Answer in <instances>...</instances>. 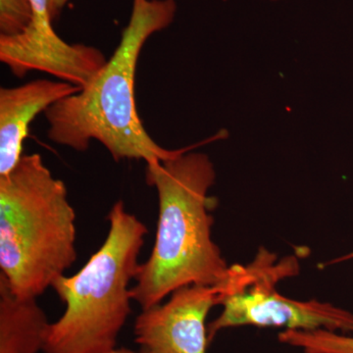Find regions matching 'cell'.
Masks as SVG:
<instances>
[{
	"label": "cell",
	"instance_id": "1",
	"mask_svg": "<svg viewBox=\"0 0 353 353\" xmlns=\"http://www.w3.org/2000/svg\"><path fill=\"white\" fill-rule=\"evenodd\" d=\"M190 150L146 163V183L157 190L159 211L152 253L131 288L141 309L185 285L220 284L229 272L212 240L216 202L209 190L216 182L214 164L205 153Z\"/></svg>",
	"mask_w": 353,
	"mask_h": 353
},
{
	"label": "cell",
	"instance_id": "2",
	"mask_svg": "<svg viewBox=\"0 0 353 353\" xmlns=\"http://www.w3.org/2000/svg\"><path fill=\"white\" fill-rule=\"evenodd\" d=\"M175 0H132L129 23L103 68L80 92L46 109L48 136L57 145L85 152L101 143L115 161L171 159L187 148L166 150L148 134L138 113L134 81L141 51L176 17Z\"/></svg>",
	"mask_w": 353,
	"mask_h": 353
},
{
	"label": "cell",
	"instance_id": "3",
	"mask_svg": "<svg viewBox=\"0 0 353 353\" xmlns=\"http://www.w3.org/2000/svg\"><path fill=\"white\" fill-rule=\"evenodd\" d=\"M68 190L39 153L0 176V276L14 296L38 299L78 259Z\"/></svg>",
	"mask_w": 353,
	"mask_h": 353
},
{
	"label": "cell",
	"instance_id": "4",
	"mask_svg": "<svg viewBox=\"0 0 353 353\" xmlns=\"http://www.w3.org/2000/svg\"><path fill=\"white\" fill-rule=\"evenodd\" d=\"M105 241L73 276H62L52 289L66 308L50 323L43 353H105L132 314L131 284L148 234L145 225L128 212L124 202L109 211Z\"/></svg>",
	"mask_w": 353,
	"mask_h": 353
},
{
	"label": "cell",
	"instance_id": "5",
	"mask_svg": "<svg viewBox=\"0 0 353 353\" xmlns=\"http://www.w3.org/2000/svg\"><path fill=\"white\" fill-rule=\"evenodd\" d=\"M296 255L279 259L261 246L246 265L229 267L226 279L218 284L219 317L208 326L209 341L223 330L241 326L313 331L324 329L353 334V313L318 299L296 301L283 296L276 285L299 274Z\"/></svg>",
	"mask_w": 353,
	"mask_h": 353
},
{
	"label": "cell",
	"instance_id": "6",
	"mask_svg": "<svg viewBox=\"0 0 353 353\" xmlns=\"http://www.w3.org/2000/svg\"><path fill=\"white\" fill-rule=\"evenodd\" d=\"M217 299V285H190L172 292L166 303L143 309L134 327L141 352L208 353L206 317Z\"/></svg>",
	"mask_w": 353,
	"mask_h": 353
},
{
	"label": "cell",
	"instance_id": "7",
	"mask_svg": "<svg viewBox=\"0 0 353 353\" xmlns=\"http://www.w3.org/2000/svg\"><path fill=\"white\" fill-rule=\"evenodd\" d=\"M82 88L59 81L34 80L0 88V176L15 168L23 157V143L39 113L80 92Z\"/></svg>",
	"mask_w": 353,
	"mask_h": 353
},
{
	"label": "cell",
	"instance_id": "8",
	"mask_svg": "<svg viewBox=\"0 0 353 353\" xmlns=\"http://www.w3.org/2000/svg\"><path fill=\"white\" fill-rule=\"evenodd\" d=\"M50 326L37 299L14 296L0 276V353L43 352Z\"/></svg>",
	"mask_w": 353,
	"mask_h": 353
},
{
	"label": "cell",
	"instance_id": "9",
	"mask_svg": "<svg viewBox=\"0 0 353 353\" xmlns=\"http://www.w3.org/2000/svg\"><path fill=\"white\" fill-rule=\"evenodd\" d=\"M278 339L285 345L301 348L303 353H353V334L328 330H285Z\"/></svg>",
	"mask_w": 353,
	"mask_h": 353
},
{
	"label": "cell",
	"instance_id": "10",
	"mask_svg": "<svg viewBox=\"0 0 353 353\" xmlns=\"http://www.w3.org/2000/svg\"><path fill=\"white\" fill-rule=\"evenodd\" d=\"M34 18L31 0H0V36L24 32Z\"/></svg>",
	"mask_w": 353,
	"mask_h": 353
},
{
	"label": "cell",
	"instance_id": "11",
	"mask_svg": "<svg viewBox=\"0 0 353 353\" xmlns=\"http://www.w3.org/2000/svg\"><path fill=\"white\" fill-rule=\"evenodd\" d=\"M68 1L69 0H50V15L53 21L59 17L60 13Z\"/></svg>",
	"mask_w": 353,
	"mask_h": 353
},
{
	"label": "cell",
	"instance_id": "12",
	"mask_svg": "<svg viewBox=\"0 0 353 353\" xmlns=\"http://www.w3.org/2000/svg\"><path fill=\"white\" fill-rule=\"evenodd\" d=\"M105 353H139L134 352V350H129V348L126 347H121V348H113V350H109V352ZM143 353V352H141Z\"/></svg>",
	"mask_w": 353,
	"mask_h": 353
},
{
	"label": "cell",
	"instance_id": "13",
	"mask_svg": "<svg viewBox=\"0 0 353 353\" xmlns=\"http://www.w3.org/2000/svg\"><path fill=\"white\" fill-rule=\"evenodd\" d=\"M268 1H279V0H268Z\"/></svg>",
	"mask_w": 353,
	"mask_h": 353
}]
</instances>
